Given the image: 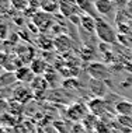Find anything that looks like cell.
Segmentation results:
<instances>
[{
  "label": "cell",
  "instance_id": "obj_1",
  "mask_svg": "<svg viewBox=\"0 0 132 133\" xmlns=\"http://www.w3.org/2000/svg\"><path fill=\"white\" fill-rule=\"evenodd\" d=\"M96 35L101 42H104L107 45H112L118 41V34L114 31V28L110 25L108 23L101 18V17H97L96 18Z\"/></svg>",
  "mask_w": 132,
  "mask_h": 133
},
{
  "label": "cell",
  "instance_id": "obj_2",
  "mask_svg": "<svg viewBox=\"0 0 132 133\" xmlns=\"http://www.w3.org/2000/svg\"><path fill=\"white\" fill-rule=\"evenodd\" d=\"M31 23L37 27L38 32L45 34V32L51 31L55 27V17L52 14L44 13V11H35L31 17Z\"/></svg>",
  "mask_w": 132,
  "mask_h": 133
},
{
  "label": "cell",
  "instance_id": "obj_3",
  "mask_svg": "<svg viewBox=\"0 0 132 133\" xmlns=\"http://www.w3.org/2000/svg\"><path fill=\"white\" fill-rule=\"evenodd\" d=\"M87 108L89 112L94 116L100 118V119H104V118L108 115V102L107 99L101 98V97H93L87 101Z\"/></svg>",
  "mask_w": 132,
  "mask_h": 133
},
{
  "label": "cell",
  "instance_id": "obj_4",
  "mask_svg": "<svg viewBox=\"0 0 132 133\" xmlns=\"http://www.w3.org/2000/svg\"><path fill=\"white\" fill-rule=\"evenodd\" d=\"M87 73L89 76L94 80H100V81H108L111 77V69L107 64L100 63V62H93L87 66Z\"/></svg>",
  "mask_w": 132,
  "mask_h": 133
},
{
  "label": "cell",
  "instance_id": "obj_5",
  "mask_svg": "<svg viewBox=\"0 0 132 133\" xmlns=\"http://www.w3.org/2000/svg\"><path fill=\"white\" fill-rule=\"evenodd\" d=\"M89 114L90 112H89L87 104H83V102H74L72 105L67 107V109H66V118L69 121L74 122V123L83 122L84 118H86Z\"/></svg>",
  "mask_w": 132,
  "mask_h": 133
},
{
  "label": "cell",
  "instance_id": "obj_6",
  "mask_svg": "<svg viewBox=\"0 0 132 133\" xmlns=\"http://www.w3.org/2000/svg\"><path fill=\"white\" fill-rule=\"evenodd\" d=\"M59 13L66 18H72L74 16H81V10L77 0H59Z\"/></svg>",
  "mask_w": 132,
  "mask_h": 133
},
{
  "label": "cell",
  "instance_id": "obj_7",
  "mask_svg": "<svg viewBox=\"0 0 132 133\" xmlns=\"http://www.w3.org/2000/svg\"><path fill=\"white\" fill-rule=\"evenodd\" d=\"M33 97H34V91L30 87H26V85H18L13 91V98L20 104H27Z\"/></svg>",
  "mask_w": 132,
  "mask_h": 133
},
{
  "label": "cell",
  "instance_id": "obj_8",
  "mask_svg": "<svg viewBox=\"0 0 132 133\" xmlns=\"http://www.w3.org/2000/svg\"><path fill=\"white\" fill-rule=\"evenodd\" d=\"M14 74H16L17 81L24 83V84H31V83L35 80V77H37L34 74V71L31 70L30 66H21V67H18V69L14 71Z\"/></svg>",
  "mask_w": 132,
  "mask_h": 133
},
{
  "label": "cell",
  "instance_id": "obj_9",
  "mask_svg": "<svg viewBox=\"0 0 132 133\" xmlns=\"http://www.w3.org/2000/svg\"><path fill=\"white\" fill-rule=\"evenodd\" d=\"M53 45H55V49L59 53H66L72 49V39L66 34H59L53 39Z\"/></svg>",
  "mask_w": 132,
  "mask_h": 133
},
{
  "label": "cell",
  "instance_id": "obj_10",
  "mask_svg": "<svg viewBox=\"0 0 132 133\" xmlns=\"http://www.w3.org/2000/svg\"><path fill=\"white\" fill-rule=\"evenodd\" d=\"M94 7H96L97 14L104 16V17L111 16V14L114 13V10L117 9L111 0H94Z\"/></svg>",
  "mask_w": 132,
  "mask_h": 133
},
{
  "label": "cell",
  "instance_id": "obj_11",
  "mask_svg": "<svg viewBox=\"0 0 132 133\" xmlns=\"http://www.w3.org/2000/svg\"><path fill=\"white\" fill-rule=\"evenodd\" d=\"M17 57L23 63H31L35 59V51L31 46H24V45H17Z\"/></svg>",
  "mask_w": 132,
  "mask_h": 133
},
{
  "label": "cell",
  "instance_id": "obj_12",
  "mask_svg": "<svg viewBox=\"0 0 132 133\" xmlns=\"http://www.w3.org/2000/svg\"><path fill=\"white\" fill-rule=\"evenodd\" d=\"M89 90L94 94V97H101L104 98L105 92H107V85H105V81H100V80H94V78H90L87 84Z\"/></svg>",
  "mask_w": 132,
  "mask_h": 133
},
{
  "label": "cell",
  "instance_id": "obj_13",
  "mask_svg": "<svg viewBox=\"0 0 132 133\" xmlns=\"http://www.w3.org/2000/svg\"><path fill=\"white\" fill-rule=\"evenodd\" d=\"M31 70L34 71L35 76H42L46 73V70L49 69V64L46 63V60H44L42 57H35L33 62L30 63Z\"/></svg>",
  "mask_w": 132,
  "mask_h": 133
},
{
  "label": "cell",
  "instance_id": "obj_14",
  "mask_svg": "<svg viewBox=\"0 0 132 133\" xmlns=\"http://www.w3.org/2000/svg\"><path fill=\"white\" fill-rule=\"evenodd\" d=\"M80 28H83L89 34H93L96 32V18L89 14H81L80 16Z\"/></svg>",
  "mask_w": 132,
  "mask_h": 133
},
{
  "label": "cell",
  "instance_id": "obj_15",
  "mask_svg": "<svg viewBox=\"0 0 132 133\" xmlns=\"http://www.w3.org/2000/svg\"><path fill=\"white\" fill-rule=\"evenodd\" d=\"M114 112L117 115H132V102L128 99H120L118 102L114 104Z\"/></svg>",
  "mask_w": 132,
  "mask_h": 133
},
{
  "label": "cell",
  "instance_id": "obj_16",
  "mask_svg": "<svg viewBox=\"0 0 132 133\" xmlns=\"http://www.w3.org/2000/svg\"><path fill=\"white\" fill-rule=\"evenodd\" d=\"M41 11L48 14H56L59 11V0H42L40 6Z\"/></svg>",
  "mask_w": 132,
  "mask_h": 133
},
{
  "label": "cell",
  "instance_id": "obj_17",
  "mask_svg": "<svg viewBox=\"0 0 132 133\" xmlns=\"http://www.w3.org/2000/svg\"><path fill=\"white\" fill-rule=\"evenodd\" d=\"M35 44H37V46L40 49H42V51H52V49H55L53 39H51L49 37H46V35H44V34L38 35Z\"/></svg>",
  "mask_w": 132,
  "mask_h": 133
},
{
  "label": "cell",
  "instance_id": "obj_18",
  "mask_svg": "<svg viewBox=\"0 0 132 133\" xmlns=\"http://www.w3.org/2000/svg\"><path fill=\"white\" fill-rule=\"evenodd\" d=\"M98 122H100V118L94 116V115H91V114H89L87 116L84 118V121L81 122V126H83L84 130H87V132H96Z\"/></svg>",
  "mask_w": 132,
  "mask_h": 133
},
{
  "label": "cell",
  "instance_id": "obj_19",
  "mask_svg": "<svg viewBox=\"0 0 132 133\" xmlns=\"http://www.w3.org/2000/svg\"><path fill=\"white\" fill-rule=\"evenodd\" d=\"M77 3H79V7L81 10V13L89 14V16L97 18V16H96V13H97V11H96L94 3H93L91 0H77Z\"/></svg>",
  "mask_w": 132,
  "mask_h": 133
},
{
  "label": "cell",
  "instance_id": "obj_20",
  "mask_svg": "<svg viewBox=\"0 0 132 133\" xmlns=\"http://www.w3.org/2000/svg\"><path fill=\"white\" fill-rule=\"evenodd\" d=\"M117 122L118 125H121V128H127L132 130V115H118L117 116Z\"/></svg>",
  "mask_w": 132,
  "mask_h": 133
},
{
  "label": "cell",
  "instance_id": "obj_21",
  "mask_svg": "<svg viewBox=\"0 0 132 133\" xmlns=\"http://www.w3.org/2000/svg\"><path fill=\"white\" fill-rule=\"evenodd\" d=\"M10 3H11V6L16 10H18V11H23V10H26L28 7L27 0H10Z\"/></svg>",
  "mask_w": 132,
  "mask_h": 133
},
{
  "label": "cell",
  "instance_id": "obj_22",
  "mask_svg": "<svg viewBox=\"0 0 132 133\" xmlns=\"http://www.w3.org/2000/svg\"><path fill=\"white\" fill-rule=\"evenodd\" d=\"M7 37V25L3 21H0V39H6Z\"/></svg>",
  "mask_w": 132,
  "mask_h": 133
},
{
  "label": "cell",
  "instance_id": "obj_23",
  "mask_svg": "<svg viewBox=\"0 0 132 133\" xmlns=\"http://www.w3.org/2000/svg\"><path fill=\"white\" fill-rule=\"evenodd\" d=\"M111 2L114 3V6H115L117 9H125L128 0H111Z\"/></svg>",
  "mask_w": 132,
  "mask_h": 133
},
{
  "label": "cell",
  "instance_id": "obj_24",
  "mask_svg": "<svg viewBox=\"0 0 132 133\" xmlns=\"http://www.w3.org/2000/svg\"><path fill=\"white\" fill-rule=\"evenodd\" d=\"M27 2H28V7H31V9H37V7L41 6L42 0H27Z\"/></svg>",
  "mask_w": 132,
  "mask_h": 133
},
{
  "label": "cell",
  "instance_id": "obj_25",
  "mask_svg": "<svg viewBox=\"0 0 132 133\" xmlns=\"http://www.w3.org/2000/svg\"><path fill=\"white\" fill-rule=\"evenodd\" d=\"M6 59H7V55H6V53H3V52H0V70L4 69Z\"/></svg>",
  "mask_w": 132,
  "mask_h": 133
},
{
  "label": "cell",
  "instance_id": "obj_26",
  "mask_svg": "<svg viewBox=\"0 0 132 133\" xmlns=\"http://www.w3.org/2000/svg\"><path fill=\"white\" fill-rule=\"evenodd\" d=\"M125 10L128 13L132 16V0H128V3H127V7H125Z\"/></svg>",
  "mask_w": 132,
  "mask_h": 133
},
{
  "label": "cell",
  "instance_id": "obj_27",
  "mask_svg": "<svg viewBox=\"0 0 132 133\" xmlns=\"http://www.w3.org/2000/svg\"><path fill=\"white\" fill-rule=\"evenodd\" d=\"M128 25H129V28L132 30V16L129 17V20H128Z\"/></svg>",
  "mask_w": 132,
  "mask_h": 133
},
{
  "label": "cell",
  "instance_id": "obj_28",
  "mask_svg": "<svg viewBox=\"0 0 132 133\" xmlns=\"http://www.w3.org/2000/svg\"><path fill=\"white\" fill-rule=\"evenodd\" d=\"M83 133H93V132H87V130H84Z\"/></svg>",
  "mask_w": 132,
  "mask_h": 133
}]
</instances>
